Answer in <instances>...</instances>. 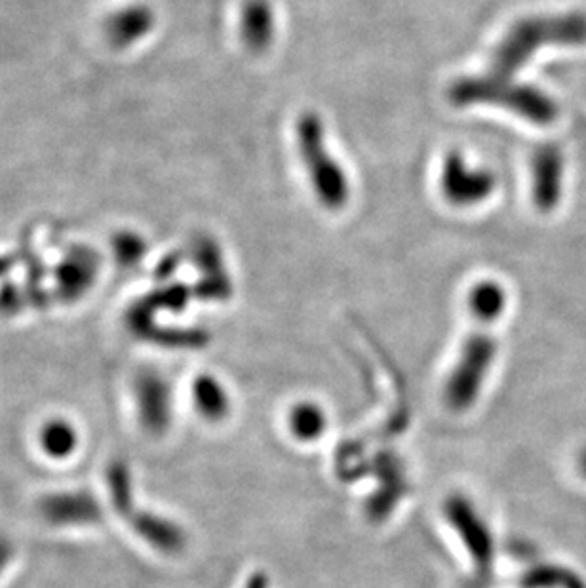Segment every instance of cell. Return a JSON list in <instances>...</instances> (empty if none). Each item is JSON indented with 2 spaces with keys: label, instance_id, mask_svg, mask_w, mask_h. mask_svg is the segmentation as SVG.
Returning <instances> with one entry per match:
<instances>
[{
  "label": "cell",
  "instance_id": "17",
  "mask_svg": "<svg viewBox=\"0 0 586 588\" xmlns=\"http://www.w3.org/2000/svg\"><path fill=\"white\" fill-rule=\"evenodd\" d=\"M288 427L299 442H315L324 435L328 417L315 402H299L291 408Z\"/></svg>",
  "mask_w": 586,
  "mask_h": 588
},
{
  "label": "cell",
  "instance_id": "3",
  "mask_svg": "<svg viewBox=\"0 0 586 588\" xmlns=\"http://www.w3.org/2000/svg\"><path fill=\"white\" fill-rule=\"evenodd\" d=\"M297 149L318 202L328 210L345 209L351 199L347 172L331 154L322 118L307 111L297 118Z\"/></svg>",
  "mask_w": 586,
  "mask_h": 588
},
{
  "label": "cell",
  "instance_id": "15",
  "mask_svg": "<svg viewBox=\"0 0 586 588\" xmlns=\"http://www.w3.org/2000/svg\"><path fill=\"white\" fill-rule=\"evenodd\" d=\"M194 406L207 421H223L231 411L227 391L214 375H201L193 385Z\"/></svg>",
  "mask_w": 586,
  "mask_h": 588
},
{
  "label": "cell",
  "instance_id": "1",
  "mask_svg": "<svg viewBox=\"0 0 586 588\" xmlns=\"http://www.w3.org/2000/svg\"><path fill=\"white\" fill-rule=\"evenodd\" d=\"M586 44V15H535L516 21L497 44L490 60V75L512 78L518 70L545 46Z\"/></svg>",
  "mask_w": 586,
  "mask_h": 588
},
{
  "label": "cell",
  "instance_id": "22",
  "mask_svg": "<svg viewBox=\"0 0 586 588\" xmlns=\"http://www.w3.org/2000/svg\"><path fill=\"white\" fill-rule=\"evenodd\" d=\"M115 252H117V259L120 264H138L139 259L146 256V243L139 236L125 233V235L117 236Z\"/></svg>",
  "mask_w": 586,
  "mask_h": 588
},
{
  "label": "cell",
  "instance_id": "27",
  "mask_svg": "<svg viewBox=\"0 0 586 588\" xmlns=\"http://www.w3.org/2000/svg\"><path fill=\"white\" fill-rule=\"evenodd\" d=\"M580 471H583V474L586 477V451H583V456H580Z\"/></svg>",
  "mask_w": 586,
  "mask_h": 588
},
{
  "label": "cell",
  "instance_id": "14",
  "mask_svg": "<svg viewBox=\"0 0 586 588\" xmlns=\"http://www.w3.org/2000/svg\"><path fill=\"white\" fill-rule=\"evenodd\" d=\"M152 25H155V15H152L151 8L134 4L110 15L105 31H107L110 44H115L117 49H126L149 35Z\"/></svg>",
  "mask_w": 586,
  "mask_h": 588
},
{
  "label": "cell",
  "instance_id": "18",
  "mask_svg": "<svg viewBox=\"0 0 586 588\" xmlns=\"http://www.w3.org/2000/svg\"><path fill=\"white\" fill-rule=\"evenodd\" d=\"M107 488H109L110 503L122 518H130L136 513L134 506V484L131 472L125 461H115L107 469Z\"/></svg>",
  "mask_w": 586,
  "mask_h": 588
},
{
  "label": "cell",
  "instance_id": "19",
  "mask_svg": "<svg viewBox=\"0 0 586 588\" xmlns=\"http://www.w3.org/2000/svg\"><path fill=\"white\" fill-rule=\"evenodd\" d=\"M76 430L71 427V423L63 421V419H54L44 425L41 432L42 450L46 451L50 457L54 459H65L75 451Z\"/></svg>",
  "mask_w": 586,
  "mask_h": 588
},
{
  "label": "cell",
  "instance_id": "12",
  "mask_svg": "<svg viewBox=\"0 0 586 588\" xmlns=\"http://www.w3.org/2000/svg\"><path fill=\"white\" fill-rule=\"evenodd\" d=\"M194 261L204 270V278L194 288V293L201 299H227L231 296V282L223 267L220 246L212 238H201L194 246Z\"/></svg>",
  "mask_w": 586,
  "mask_h": 588
},
{
  "label": "cell",
  "instance_id": "28",
  "mask_svg": "<svg viewBox=\"0 0 586 588\" xmlns=\"http://www.w3.org/2000/svg\"><path fill=\"white\" fill-rule=\"evenodd\" d=\"M4 269H8V264L4 259H0V275H2V270Z\"/></svg>",
  "mask_w": 586,
  "mask_h": 588
},
{
  "label": "cell",
  "instance_id": "4",
  "mask_svg": "<svg viewBox=\"0 0 586 588\" xmlns=\"http://www.w3.org/2000/svg\"><path fill=\"white\" fill-rule=\"evenodd\" d=\"M475 320V330L462 345L454 372L449 374L446 385V402L454 411L469 409L483 387V381L490 374L491 364L497 356V341L490 332L496 322L483 319Z\"/></svg>",
  "mask_w": 586,
  "mask_h": 588
},
{
  "label": "cell",
  "instance_id": "16",
  "mask_svg": "<svg viewBox=\"0 0 586 588\" xmlns=\"http://www.w3.org/2000/svg\"><path fill=\"white\" fill-rule=\"evenodd\" d=\"M507 309V293L496 280H480L469 293V311L472 319L497 322Z\"/></svg>",
  "mask_w": 586,
  "mask_h": 588
},
{
  "label": "cell",
  "instance_id": "5",
  "mask_svg": "<svg viewBox=\"0 0 586 588\" xmlns=\"http://www.w3.org/2000/svg\"><path fill=\"white\" fill-rule=\"evenodd\" d=\"M496 173L488 168L470 167L461 152H448L441 160V196L457 209H470L496 193Z\"/></svg>",
  "mask_w": 586,
  "mask_h": 588
},
{
  "label": "cell",
  "instance_id": "26",
  "mask_svg": "<svg viewBox=\"0 0 586 588\" xmlns=\"http://www.w3.org/2000/svg\"><path fill=\"white\" fill-rule=\"evenodd\" d=\"M244 588H269V577L265 574H254Z\"/></svg>",
  "mask_w": 586,
  "mask_h": 588
},
{
  "label": "cell",
  "instance_id": "10",
  "mask_svg": "<svg viewBox=\"0 0 586 588\" xmlns=\"http://www.w3.org/2000/svg\"><path fill=\"white\" fill-rule=\"evenodd\" d=\"M97 267H99V261L90 249H75L73 254L65 257V261L57 267V272H55L57 291L63 301H76L83 298L96 280Z\"/></svg>",
  "mask_w": 586,
  "mask_h": 588
},
{
  "label": "cell",
  "instance_id": "6",
  "mask_svg": "<svg viewBox=\"0 0 586 588\" xmlns=\"http://www.w3.org/2000/svg\"><path fill=\"white\" fill-rule=\"evenodd\" d=\"M446 518L454 526L457 535L465 543V548L469 550L477 568L483 574H488L493 564V537H491L490 527L480 518V514L470 505V501L461 495H454L446 503Z\"/></svg>",
  "mask_w": 586,
  "mask_h": 588
},
{
  "label": "cell",
  "instance_id": "25",
  "mask_svg": "<svg viewBox=\"0 0 586 588\" xmlns=\"http://www.w3.org/2000/svg\"><path fill=\"white\" fill-rule=\"evenodd\" d=\"M178 257H166L164 261L157 267V275H159L160 278L170 277V272H173V269L178 267Z\"/></svg>",
  "mask_w": 586,
  "mask_h": 588
},
{
  "label": "cell",
  "instance_id": "24",
  "mask_svg": "<svg viewBox=\"0 0 586 588\" xmlns=\"http://www.w3.org/2000/svg\"><path fill=\"white\" fill-rule=\"evenodd\" d=\"M12 553H14L12 545L4 537H0V574H2V569L7 568L8 562L12 558Z\"/></svg>",
  "mask_w": 586,
  "mask_h": 588
},
{
  "label": "cell",
  "instance_id": "7",
  "mask_svg": "<svg viewBox=\"0 0 586 588\" xmlns=\"http://www.w3.org/2000/svg\"><path fill=\"white\" fill-rule=\"evenodd\" d=\"M139 421L151 435H162L172 423V395L162 375L143 370L136 379Z\"/></svg>",
  "mask_w": 586,
  "mask_h": 588
},
{
  "label": "cell",
  "instance_id": "8",
  "mask_svg": "<svg viewBox=\"0 0 586 588\" xmlns=\"http://www.w3.org/2000/svg\"><path fill=\"white\" fill-rule=\"evenodd\" d=\"M564 188V157L556 146L539 147L532 159L533 204L543 214L558 206Z\"/></svg>",
  "mask_w": 586,
  "mask_h": 588
},
{
  "label": "cell",
  "instance_id": "13",
  "mask_svg": "<svg viewBox=\"0 0 586 588\" xmlns=\"http://www.w3.org/2000/svg\"><path fill=\"white\" fill-rule=\"evenodd\" d=\"M128 520L134 532L160 553L178 554L185 548V533L172 520L149 511H136Z\"/></svg>",
  "mask_w": 586,
  "mask_h": 588
},
{
  "label": "cell",
  "instance_id": "21",
  "mask_svg": "<svg viewBox=\"0 0 586 588\" xmlns=\"http://www.w3.org/2000/svg\"><path fill=\"white\" fill-rule=\"evenodd\" d=\"M191 291L185 286H172V288H166V290L155 291L149 298L143 299L147 307L152 312L160 311V309H168V311H183L189 301Z\"/></svg>",
  "mask_w": 586,
  "mask_h": 588
},
{
  "label": "cell",
  "instance_id": "20",
  "mask_svg": "<svg viewBox=\"0 0 586 588\" xmlns=\"http://www.w3.org/2000/svg\"><path fill=\"white\" fill-rule=\"evenodd\" d=\"M525 588H586L580 577L564 568L541 566L525 575Z\"/></svg>",
  "mask_w": 586,
  "mask_h": 588
},
{
  "label": "cell",
  "instance_id": "2",
  "mask_svg": "<svg viewBox=\"0 0 586 588\" xmlns=\"http://www.w3.org/2000/svg\"><path fill=\"white\" fill-rule=\"evenodd\" d=\"M449 99L457 107L497 105L539 126L552 125L558 115L556 104L535 86L514 83L512 78H499L490 73L459 78L449 88Z\"/></svg>",
  "mask_w": 586,
  "mask_h": 588
},
{
  "label": "cell",
  "instance_id": "11",
  "mask_svg": "<svg viewBox=\"0 0 586 588\" xmlns=\"http://www.w3.org/2000/svg\"><path fill=\"white\" fill-rule=\"evenodd\" d=\"M275 12L269 0H244L241 10V36L244 46L262 54L275 41Z\"/></svg>",
  "mask_w": 586,
  "mask_h": 588
},
{
  "label": "cell",
  "instance_id": "9",
  "mask_svg": "<svg viewBox=\"0 0 586 588\" xmlns=\"http://www.w3.org/2000/svg\"><path fill=\"white\" fill-rule=\"evenodd\" d=\"M41 513L55 526H90L104 522V506L90 492L46 495L41 501Z\"/></svg>",
  "mask_w": 586,
  "mask_h": 588
},
{
  "label": "cell",
  "instance_id": "23",
  "mask_svg": "<svg viewBox=\"0 0 586 588\" xmlns=\"http://www.w3.org/2000/svg\"><path fill=\"white\" fill-rule=\"evenodd\" d=\"M23 307V298L14 286H8L7 290L0 291V312L14 314Z\"/></svg>",
  "mask_w": 586,
  "mask_h": 588
}]
</instances>
